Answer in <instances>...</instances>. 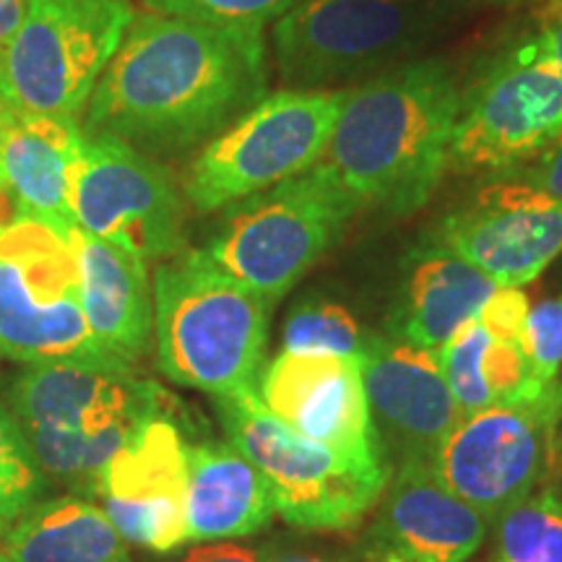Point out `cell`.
<instances>
[{"label": "cell", "mask_w": 562, "mask_h": 562, "mask_svg": "<svg viewBox=\"0 0 562 562\" xmlns=\"http://www.w3.org/2000/svg\"><path fill=\"white\" fill-rule=\"evenodd\" d=\"M497 286V281L467 258L456 256L440 243L432 245L422 250L406 277L402 305L393 313V336L438 355L480 315Z\"/></svg>", "instance_id": "cell-22"}, {"label": "cell", "mask_w": 562, "mask_h": 562, "mask_svg": "<svg viewBox=\"0 0 562 562\" xmlns=\"http://www.w3.org/2000/svg\"><path fill=\"white\" fill-rule=\"evenodd\" d=\"M526 313H529V297L521 286H497V292L482 307L480 318L492 336L501 339H521Z\"/></svg>", "instance_id": "cell-30"}, {"label": "cell", "mask_w": 562, "mask_h": 562, "mask_svg": "<svg viewBox=\"0 0 562 562\" xmlns=\"http://www.w3.org/2000/svg\"><path fill=\"white\" fill-rule=\"evenodd\" d=\"M76 227L149 261L186 250V195L172 172L121 138L87 133L70 193Z\"/></svg>", "instance_id": "cell-13"}, {"label": "cell", "mask_w": 562, "mask_h": 562, "mask_svg": "<svg viewBox=\"0 0 562 562\" xmlns=\"http://www.w3.org/2000/svg\"><path fill=\"white\" fill-rule=\"evenodd\" d=\"M438 237L501 286H526L562 252V203L526 182H492Z\"/></svg>", "instance_id": "cell-16"}, {"label": "cell", "mask_w": 562, "mask_h": 562, "mask_svg": "<svg viewBox=\"0 0 562 562\" xmlns=\"http://www.w3.org/2000/svg\"><path fill=\"white\" fill-rule=\"evenodd\" d=\"M13 115H16V108H13V102L9 100V94H5L3 79H0V128H3V125L9 123Z\"/></svg>", "instance_id": "cell-36"}, {"label": "cell", "mask_w": 562, "mask_h": 562, "mask_svg": "<svg viewBox=\"0 0 562 562\" xmlns=\"http://www.w3.org/2000/svg\"><path fill=\"white\" fill-rule=\"evenodd\" d=\"M74 232L24 214L0 227V355L24 364L131 370L91 334L79 297Z\"/></svg>", "instance_id": "cell-5"}, {"label": "cell", "mask_w": 562, "mask_h": 562, "mask_svg": "<svg viewBox=\"0 0 562 562\" xmlns=\"http://www.w3.org/2000/svg\"><path fill=\"white\" fill-rule=\"evenodd\" d=\"M0 562H11L9 558H5V554H0Z\"/></svg>", "instance_id": "cell-38"}, {"label": "cell", "mask_w": 562, "mask_h": 562, "mask_svg": "<svg viewBox=\"0 0 562 562\" xmlns=\"http://www.w3.org/2000/svg\"><path fill=\"white\" fill-rule=\"evenodd\" d=\"M539 40L562 79V0H547L539 11Z\"/></svg>", "instance_id": "cell-32"}, {"label": "cell", "mask_w": 562, "mask_h": 562, "mask_svg": "<svg viewBox=\"0 0 562 562\" xmlns=\"http://www.w3.org/2000/svg\"><path fill=\"white\" fill-rule=\"evenodd\" d=\"M277 513L261 469L232 442L188 446L186 521L191 542L248 537Z\"/></svg>", "instance_id": "cell-21"}, {"label": "cell", "mask_w": 562, "mask_h": 562, "mask_svg": "<svg viewBox=\"0 0 562 562\" xmlns=\"http://www.w3.org/2000/svg\"><path fill=\"white\" fill-rule=\"evenodd\" d=\"M214 404L229 442L261 469L292 526L347 529L389 487V461H357L300 438L266 409L256 389L214 396Z\"/></svg>", "instance_id": "cell-8"}, {"label": "cell", "mask_w": 562, "mask_h": 562, "mask_svg": "<svg viewBox=\"0 0 562 562\" xmlns=\"http://www.w3.org/2000/svg\"><path fill=\"white\" fill-rule=\"evenodd\" d=\"M487 518L456 497L432 463L402 461L383 492L368 533L370 562H469L487 533Z\"/></svg>", "instance_id": "cell-18"}, {"label": "cell", "mask_w": 562, "mask_h": 562, "mask_svg": "<svg viewBox=\"0 0 562 562\" xmlns=\"http://www.w3.org/2000/svg\"><path fill=\"white\" fill-rule=\"evenodd\" d=\"M186 487L188 446L178 425L157 414L112 456L94 497L123 542L172 552L191 542Z\"/></svg>", "instance_id": "cell-15"}, {"label": "cell", "mask_w": 562, "mask_h": 562, "mask_svg": "<svg viewBox=\"0 0 562 562\" xmlns=\"http://www.w3.org/2000/svg\"><path fill=\"white\" fill-rule=\"evenodd\" d=\"M261 26L133 13L83 108V133L121 138L149 157L209 144L266 97Z\"/></svg>", "instance_id": "cell-1"}, {"label": "cell", "mask_w": 562, "mask_h": 562, "mask_svg": "<svg viewBox=\"0 0 562 562\" xmlns=\"http://www.w3.org/2000/svg\"><path fill=\"white\" fill-rule=\"evenodd\" d=\"M165 396L133 370L53 362L21 372L5 406L40 472L94 495L112 456L161 414Z\"/></svg>", "instance_id": "cell-3"}, {"label": "cell", "mask_w": 562, "mask_h": 562, "mask_svg": "<svg viewBox=\"0 0 562 562\" xmlns=\"http://www.w3.org/2000/svg\"><path fill=\"white\" fill-rule=\"evenodd\" d=\"M370 417L398 461L432 463L461 419L438 357L393 334H370L357 355Z\"/></svg>", "instance_id": "cell-17"}, {"label": "cell", "mask_w": 562, "mask_h": 562, "mask_svg": "<svg viewBox=\"0 0 562 562\" xmlns=\"http://www.w3.org/2000/svg\"><path fill=\"white\" fill-rule=\"evenodd\" d=\"M521 349L537 389L560 381L562 368V294L529 307L521 331Z\"/></svg>", "instance_id": "cell-29"}, {"label": "cell", "mask_w": 562, "mask_h": 562, "mask_svg": "<svg viewBox=\"0 0 562 562\" xmlns=\"http://www.w3.org/2000/svg\"><path fill=\"white\" fill-rule=\"evenodd\" d=\"M362 344L364 334L347 307L328 300L300 302L284 326V351L357 357Z\"/></svg>", "instance_id": "cell-25"}, {"label": "cell", "mask_w": 562, "mask_h": 562, "mask_svg": "<svg viewBox=\"0 0 562 562\" xmlns=\"http://www.w3.org/2000/svg\"><path fill=\"white\" fill-rule=\"evenodd\" d=\"M79 297L100 347L123 368L146 355L154 328V297L146 261L121 245L74 232Z\"/></svg>", "instance_id": "cell-20"}, {"label": "cell", "mask_w": 562, "mask_h": 562, "mask_svg": "<svg viewBox=\"0 0 562 562\" xmlns=\"http://www.w3.org/2000/svg\"><path fill=\"white\" fill-rule=\"evenodd\" d=\"M492 562H562V501L552 487L531 492L497 518Z\"/></svg>", "instance_id": "cell-24"}, {"label": "cell", "mask_w": 562, "mask_h": 562, "mask_svg": "<svg viewBox=\"0 0 562 562\" xmlns=\"http://www.w3.org/2000/svg\"><path fill=\"white\" fill-rule=\"evenodd\" d=\"M461 108L453 74L440 60H414L347 89L321 165L357 211L412 214L448 167Z\"/></svg>", "instance_id": "cell-2"}, {"label": "cell", "mask_w": 562, "mask_h": 562, "mask_svg": "<svg viewBox=\"0 0 562 562\" xmlns=\"http://www.w3.org/2000/svg\"><path fill=\"white\" fill-rule=\"evenodd\" d=\"M131 21L128 0H30L0 53L13 108L79 117Z\"/></svg>", "instance_id": "cell-10"}, {"label": "cell", "mask_w": 562, "mask_h": 562, "mask_svg": "<svg viewBox=\"0 0 562 562\" xmlns=\"http://www.w3.org/2000/svg\"><path fill=\"white\" fill-rule=\"evenodd\" d=\"M490 339L492 334L484 328V323L474 318L435 355L461 417L492 406L487 383L482 375V357L490 347Z\"/></svg>", "instance_id": "cell-26"}, {"label": "cell", "mask_w": 562, "mask_h": 562, "mask_svg": "<svg viewBox=\"0 0 562 562\" xmlns=\"http://www.w3.org/2000/svg\"><path fill=\"white\" fill-rule=\"evenodd\" d=\"M562 419V381L531 396L492 404L456 422L432 459L438 480L497 521L529 497L554 461Z\"/></svg>", "instance_id": "cell-12"}, {"label": "cell", "mask_w": 562, "mask_h": 562, "mask_svg": "<svg viewBox=\"0 0 562 562\" xmlns=\"http://www.w3.org/2000/svg\"><path fill=\"white\" fill-rule=\"evenodd\" d=\"M357 214L321 165L232 203L201 248L224 273L277 302L334 248Z\"/></svg>", "instance_id": "cell-6"}, {"label": "cell", "mask_w": 562, "mask_h": 562, "mask_svg": "<svg viewBox=\"0 0 562 562\" xmlns=\"http://www.w3.org/2000/svg\"><path fill=\"white\" fill-rule=\"evenodd\" d=\"M45 474L34 463L9 406L0 404V531L37 503Z\"/></svg>", "instance_id": "cell-27"}, {"label": "cell", "mask_w": 562, "mask_h": 562, "mask_svg": "<svg viewBox=\"0 0 562 562\" xmlns=\"http://www.w3.org/2000/svg\"><path fill=\"white\" fill-rule=\"evenodd\" d=\"M157 364L172 383L227 396L256 389L271 305L203 250H182L154 271Z\"/></svg>", "instance_id": "cell-4"}, {"label": "cell", "mask_w": 562, "mask_h": 562, "mask_svg": "<svg viewBox=\"0 0 562 562\" xmlns=\"http://www.w3.org/2000/svg\"><path fill=\"white\" fill-rule=\"evenodd\" d=\"M529 161L533 165H518L508 170L510 180L526 182L562 203V136Z\"/></svg>", "instance_id": "cell-31"}, {"label": "cell", "mask_w": 562, "mask_h": 562, "mask_svg": "<svg viewBox=\"0 0 562 562\" xmlns=\"http://www.w3.org/2000/svg\"><path fill=\"white\" fill-rule=\"evenodd\" d=\"M281 562H315V560H300V558H292V560H281Z\"/></svg>", "instance_id": "cell-37"}, {"label": "cell", "mask_w": 562, "mask_h": 562, "mask_svg": "<svg viewBox=\"0 0 562 562\" xmlns=\"http://www.w3.org/2000/svg\"><path fill=\"white\" fill-rule=\"evenodd\" d=\"M182 562H266L250 547L240 544H203L188 554Z\"/></svg>", "instance_id": "cell-33"}, {"label": "cell", "mask_w": 562, "mask_h": 562, "mask_svg": "<svg viewBox=\"0 0 562 562\" xmlns=\"http://www.w3.org/2000/svg\"><path fill=\"white\" fill-rule=\"evenodd\" d=\"M79 117L21 112L0 128V167L16 214L74 232V178L83 151Z\"/></svg>", "instance_id": "cell-19"}, {"label": "cell", "mask_w": 562, "mask_h": 562, "mask_svg": "<svg viewBox=\"0 0 562 562\" xmlns=\"http://www.w3.org/2000/svg\"><path fill=\"white\" fill-rule=\"evenodd\" d=\"M300 0H144L151 13L220 26H263Z\"/></svg>", "instance_id": "cell-28"}, {"label": "cell", "mask_w": 562, "mask_h": 562, "mask_svg": "<svg viewBox=\"0 0 562 562\" xmlns=\"http://www.w3.org/2000/svg\"><path fill=\"white\" fill-rule=\"evenodd\" d=\"M562 136V79L533 34L487 63L461 94L448 149L456 172H508Z\"/></svg>", "instance_id": "cell-11"}, {"label": "cell", "mask_w": 562, "mask_h": 562, "mask_svg": "<svg viewBox=\"0 0 562 562\" xmlns=\"http://www.w3.org/2000/svg\"><path fill=\"white\" fill-rule=\"evenodd\" d=\"M30 0H0V53L5 50L13 34H16L21 19L26 13Z\"/></svg>", "instance_id": "cell-34"}, {"label": "cell", "mask_w": 562, "mask_h": 562, "mask_svg": "<svg viewBox=\"0 0 562 562\" xmlns=\"http://www.w3.org/2000/svg\"><path fill=\"white\" fill-rule=\"evenodd\" d=\"M440 21L438 0H300L277 19L273 55L290 89H326L396 68Z\"/></svg>", "instance_id": "cell-9"}, {"label": "cell", "mask_w": 562, "mask_h": 562, "mask_svg": "<svg viewBox=\"0 0 562 562\" xmlns=\"http://www.w3.org/2000/svg\"><path fill=\"white\" fill-rule=\"evenodd\" d=\"M16 216V203L11 199L9 182H5L3 167H0V227H5Z\"/></svg>", "instance_id": "cell-35"}, {"label": "cell", "mask_w": 562, "mask_h": 562, "mask_svg": "<svg viewBox=\"0 0 562 562\" xmlns=\"http://www.w3.org/2000/svg\"><path fill=\"white\" fill-rule=\"evenodd\" d=\"M0 554L11 562H131L121 533L87 497L32 503L0 531Z\"/></svg>", "instance_id": "cell-23"}, {"label": "cell", "mask_w": 562, "mask_h": 562, "mask_svg": "<svg viewBox=\"0 0 562 562\" xmlns=\"http://www.w3.org/2000/svg\"><path fill=\"white\" fill-rule=\"evenodd\" d=\"M347 89H281L201 146L182 175V195L199 214L297 178L321 159Z\"/></svg>", "instance_id": "cell-7"}, {"label": "cell", "mask_w": 562, "mask_h": 562, "mask_svg": "<svg viewBox=\"0 0 562 562\" xmlns=\"http://www.w3.org/2000/svg\"><path fill=\"white\" fill-rule=\"evenodd\" d=\"M256 391L266 409L300 438L357 461H389L357 357L281 351L261 370Z\"/></svg>", "instance_id": "cell-14"}]
</instances>
